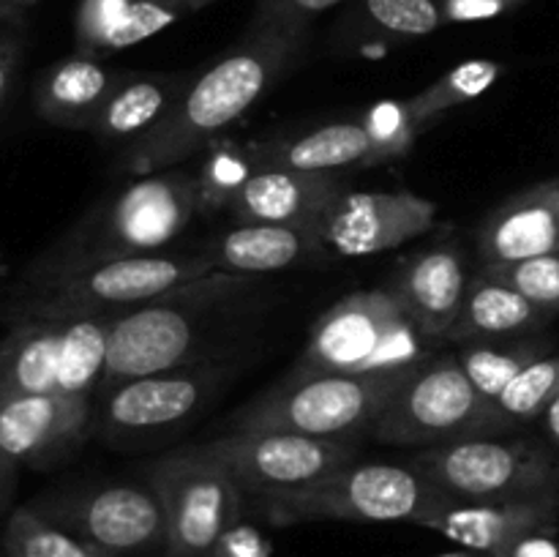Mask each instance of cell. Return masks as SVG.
<instances>
[{
  "label": "cell",
  "instance_id": "42",
  "mask_svg": "<svg viewBox=\"0 0 559 557\" xmlns=\"http://www.w3.org/2000/svg\"><path fill=\"white\" fill-rule=\"evenodd\" d=\"M544 418V429H546V437H549L551 446L559 451V393L555 399H551V404L546 407V413L540 415Z\"/></svg>",
  "mask_w": 559,
  "mask_h": 557
},
{
  "label": "cell",
  "instance_id": "6",
  "mask_svg": "<svg viewBox=\"0 0 559 557\" xmlns=\"http://www.w3.org/2000/svg\"><path fill=\"white\" fill-rule=\"evenodd\" d=\"M413 464L347 462L306 486L257 495L262 513L276 524L320 522H413L442 500Z\"/></svg>",
  "mask_w": 559,
  "mask_h": 557
},
{
  "label": "cell",
  "instance_id": "14",
  "mask_svg": "<svg viewBox=\"0 0 559 557\" xmlns=\"http://www.w3.org/2000/svg\"><path fill=\"white\" fill-rule=\"evenodd\" d=\"M437 224V205L413 191H342L317 222L325 254L369 257L420 238Z\"/></svg>",
  "mask_w": 559,
  "mask_h": 557
},
{
  "label": "cell",
  "instance_id": "30",
  "mask_svg": "<svg viewBox=\"0 0 559 557\" xmlns=\"http://www.w3.org/2000/svg\"><path fill=\"white\" fill-rule=\"evenodd\" d=\"M360 31L385 38H420L445 25V0H355Z\"/></svg>",
  "mask_w": 559,
  "mask_h": 557
},
{
  "label": "cell",
  "instance_id": "4",
  "mask_svg": "<svg viewBox=\"0 0 559 557\" xmlns=\"http://www.w3.org/2000/svg\"><path fill=\"white\" fill-rule=\"evenodd\" d=\"M213 271L202 251L93 260L31 284H16L0 304V320L16 325L25 320H71V317L126 315L178 284Z\"/></svg>",
  "mask_w": 559,
  "mask_h": 557
},
{
  "label": "cell",
  "instance_id": "20",
  "mask_svg": "<svg viewBox=\"0 0 559 557\" xmlns=\"http://www.w3.org/2000/svg\"><path fill=\"white\" fill-rule=\"evenodd\" d=\"M484 262H511L559 251V175L508 197L478 229Z\"/></svg>",
  "mask_w": 559,
  "mask_h": 557
},
{
  "label": "cell",
  "instance_id": "34",
  "mask_svg": "<svg viewBox=\"0 0 559 557\" xmlns=\"http://www.w3.org/2000/svg\"><path fill=\"white\" fill-rule=\"evenodd\" d=\"M254 167L257 162L251 164L238 147L213 151L200 173V211H205V208H218L222 211L229 194L249 178Z\"/></svg>",
  "mask_w": 559,
  "mask_h": 557
},
{
  "label": "cell",
  "instance_id": "21",
  "mask_svg": "<svg viewBox=\"0 0 559 557\" xmlns=\"http://www.w3.org/2000/svg\"><path fill=\"white\" fill-rule=\"evenodd\" d=\"M202 254L213 271L267 276L287 268L325 257L317 224H243L218 235Z\"/></svg>",
  "mask_w": 559,
  "mask_h": 557
},
{
  "label": "cell",
  "instance_id": "12",
  "mask_svg": "<svg viewBox=\"0 0 559 557\" xmlns=\"http://www.w3.org/2000/svg\"><path fill=\"white\" fill-rule=\"evenodd\" d=\"M41 517L112 557L142 555L167 544L164 508L151 486L109 484L66 489L31 502Z\"/></svg>",
  "mask_w": 559,
  "mask_h": 557
},
{
  "label": "cell",
  "instance_id": "26",
  "mask_svg": "<svg viewBox=\"0 0 559 557\" xmlns=\"http://www.w3.org/2000/svg\"><path fill=\"white\" fill-rule=\"evenodd\" d=\"M555 353V339L544 333H527V336L489 339V342L462 344L456 353L459 364L467 371L469 382L495 402L502 388L522 375L530 364Z\"/></svg>",
  "mask_w": 559,
  "mask_h": 557
},
{
  "label": "cell",
  "instance_id": "10",
  "mask_svg": "<svg viewBox=\"0 0 559 557\" xmlns=\"http://www.w3.org/2000/svg\"><path fill=\"white\" fill-rule=\"evenodd\" d=\"M409 464L451 500H513L559 491V457L530 437L442 442L415 453Z\"/></svg>",
  "mask_w": 559,
  "mask_h": 557
},
{
  "label": "cell",
  "instance_id": "8",
  "mask_svg": "<svg viewBox=\"0 0 559 557\" xmlns=\"http://www.w3.org/2000/svg\"><path fill=\"white\" fill-rule=\"evenodd\" d=\"M120 315L25 320L0 339V396H93Z\"/></svg>",
  "mask_w": 559,
  "mask_h": 557
},
{
  "label": "cell",
  "instance_id": "17",
  "mask_svg": "<svg viewBox=\"0 0 559 557\" xmlns=\"http://www.w3.org/2000/svg\"><path fill=\"white\" fill-rule=\"evenodd\" d=\"M91 418V396H0V446L16 464L52 467L85 440Z\"/></svg>",
  "mask_w": 559,
  "mask_h": 557
},
{
  "label": "cell",
  "instance_id": "1",
  "mask_svg": "<svg viewBox=\"0 0 559 557\" xmlns=\"http://www.w3.org/2000/svg\"><path fill=\"white\" fill-rule=\"evenodd\" d=\"M262 300V276L207 271L151 304L126 311L109 333L107 366L98 391L134 377L202 364L216 355V344L235 331L243 317L260 309Z\"/></svg>",
  "mask_w": 559,
  "mask_h": 557
},
{
  "label": "cell",
  "instance_id": "7",
  "mask_svg": "<svg viewBox=\"0 0 559 557\" xmlns=\"http://www.w3.org/2000/svg\"><path fill=\"white\" fill-rule=\"evenodd\" d=\"M413 369L415 366L380 375L284 380L251 399L235 415V431H287L320 440H353L371 431Z\"/></svg>",
  "mask_w": 559,
  "mask_h": 557
},
{
  "label": "cell",
  "instance_id": "22",
  "mask_svg": "<svg viewBox=\"0 0 559 557\" xmlns=\"http://www.w3.org/2000/svg\"><path fill=\"white\" fill-rule=\"evenodd\" d=\"M189 82L186 74L120 76L87 131L102 145H136L173 112Z\"/></svg>",
  "mask_w": 559,
  "mask_h": 557
},
{
  "label": "cell",
  "instance_id": "43",
  "mask_svg": "<svg viewBox=\"0 0 559 557\" xmlns=\"http://www.w3.org/2000/svg\"><path fill=\"white\" fill-rule=\"evenodd\" d=\"M41 3V0H0V9L3 11H9V14H14V16H25V11L27 9H33V5H38Z\"/></svg>",
  "mask_w": 559,
  "mask_h": 557
},
{
  "label": "cell",
  "instance_id": "32",
  "mask_svg": "<svg viewBox=\"0 0 559 557\" xmlns=\"http://www.w3.org/2000/svg\"><path fill=\"white\" fill-rule=\"evenodd\" d=\"M213 3H218V0H131L123 22L109 38L107 52H118V49H129L134 44L147 42L183 16L197 14Z\"/></svg>",
  "mask_w": 559,
  "mask_h": 557
},
{
  "label": "cell",
  "instance_id": "3",
  "mask_svg": "<svg viewBox=\"0 0 559 557\" xmlns=\"http://www.w3.org/2000/svg\"><path fill=\"white\" fill-rule=\"evenodd\" d=\"M200 211V175L162 169L142 175L98 202L63 238L27 265L16 284H31L93 260L158 254Z\"/></svg>",
  "mask_w": 559,
  "mask_h": 557
},
{
  "label": "cell",
  "instance_id": "36",
  "mask_svg": "<svg viewBox=\"0 0 559 557\" xmlns=\"http://www.w3.org/2000/svg\"><path fill=\"white\" fill-rule=\"evenodd\" d=\"M347 0H257L251 25H276L289 31H309L311 22Z\"/></svg>",
  "mask_w": 559,
  "mask_h": 557
},
{
  "label": "cell",
  "instance_id": "41",
  "mask_svg": "<svg viewBox=\"0 0 559 557\" xmlns=\"http://www.w3.org/2000/svg\"><path fill=\"white\" fill-rule=\"evenodd\" d=\"M16 470H20V464H16L14 459L3 451V446H0V511L9 506L11 495H14Z\"/></svg>",
  "mask_w": 559,
  "mask_h": 557
},
{
  "label": "cell",
  "instance_id": "15",
  "mask_svg": "<svg viewBox=\"0 0 559 557\" xmlns=\"http://www.w3.org/2000/svg\"><path fill=\"white\" fill-rule=\"evenodd\" d=\"M222 386V364L180 366L118 382L102 393L96 424L107 437L147 435L183 424Z\"/></svg>",
  "mask_w": 559,
  "mask_h": 557
},
{
  "label": "cell",
  "instance_id": "28",
  "mask_svg": "<svg viewBox=\"0 0 559 557\" xmlns=\"http://www.w3.org/2000/svg\"><path fill=\"white\" fill-rule=\"evenodd\" d=\"M3 549L5 557H112L60 524L49 522L31 502L9 517Z\"/></svg>",
  "mask_w": 559,
  "mask_h": 557
},
{
  "label": "cell",
  "instance_id": "40",
  "mask_svg": "<svg viewBox=\"0 0 559 557\" xmlns=\"http://www.w3.org/2000/svg\"><path fill=\"white\" fill-rule=\"evenodd\" d=\"M555 533L557 530H546V533L530 535V538H524L522 544L513 546L506 557H559Z\"/></svg>",
  "mask_w": 559,
  "mask_h": 557
},
{
  "label": "cell",
  "instance_id": "23",
  "mask_svg": "<svg viewBox=\"0 0 559 557\" xmlns=\"http://www.w3.org/2000/svg\"><path fill=\"white\" fill-rule=\"evenodd\" d=\"M120 74L93 55H71L49 66L36 80L33 104L38 118L60 129H91Z\"/></svg>",
  "mask_w": 559,
  "mask_h": 557
},
{
  "label": "cell",
  "instance_id": "13",
  "mask_svg": "<svg viewBox=\"0 0 559 557\" xmlns=\"http://www.w3.org/2000/svg\"><path fill=\"white\" fill-rule=\"evenodd\" d=\"M200 448L222 462L251 497L306 486L358 459L353 440H320L287 431H229Z\"/></svg>",
  "mask_w": 559,
  "mask_h": 557
},
{
  "label": "cell",
  "instance_id": "35",
  "mask_svg": "<svg viewBox=\"0 0 559 557\" xmlns=\"http://www.w3.org/2000/svg\"><path fill=\"white\" fill-rule=\"evenodd\" d=\"M131 0H80L76 9V47L82 55L107 52V44L123 22Z\"/></svg>",
  "mask_w": 559,
  "mask_h": 557
},
{
  "label": "cell",
  "instance_id": "18",
  "mask_svg": "<svg viewBox=\"0 0 559 557\" xmlns=\"http://www.w3.org/2000/svg\"><path fill=\"white\" fill-rule=\"evenodd\" d=\"M469 273L459 246L442 244L407 257L393 276L391 289L429 344L448 342L462 311Z\"/></svg>",
  "mask_w": 559,
  "mask_h": 557
},
{
  "label": "cell",
  "instance_id": "19",
  "mask_svg": "<svg viewBox=\"0 0 559 557\" xmlns=\"http://www.w3.org/2000/svg\"><path fill=\"white\" fill-rule=\"evenodd\" d=\"M338 194L331 175L257 164L222 211L243 224H317Z\"/></svg>",
  "mask_w": 559,
  "mask_h": 557
},
{
  "label": "cell",
  "instance_id": "25",
  "mask_svg": "<svg viewBox=\"0 0 559 557\" xmlns=\"http://www.w3.org/2000/svg\"><path fill=\"white\" fill-rule=\"evenodd\" d=\"M260 167H284L298 173L331 175L344 167H369L371 140L360 120H338L289 140L260 145L254 153Z\"/></svg>",
  "mask_w": 559,
  "mask_h": 557
},
{
  "label": "cell",
  "instance_id": "39",
  "mask_svg": "<svg viewBox=\"0 0 559 557\" xmlns=\"http://www.w3.org/2000/svg\"><path fill=\"white\" fill-rule=\"evenodd\" d=\"M22 60V38L16 33H3L0 36V109H3L5 96L11 91L16 69Z\"/></svg>",
  "mask_w": 559,
  "mask_h": 557
},
{
  "label": "cell",
  "instance_id": "45",
  "mask_svg": "<svg viewBox=\"0 0 559 557\" xmlns=\"http://www.w3.org/2000/svg\"><path fill=\"white\" fill-rule=\"evenodd\" d=\"M437 557H486V555H478V552H445V555H437Z\"/></svg>",
  "mask_w": 559,
  "mask_h": 557
},
{
  "label": "cell",
  "instance_id": "38",
  "mask_svg": "<svg viewBox=\"0 0 559 557\" xmlns=\"http://www.w3.org/2000/svg\"><path fill=\"white\" fill-rule=\"evenodd\" d=\"M527 0H445V22H486L519 9Z\"/></svg>",
  "mask_w": 559,
  "mask_h": 557
},
{
  "label": "cell",
  "instance_id": "33",
  "mask_svg": "<svg viewBox=\"0 0 559 557\" xmlns=\"http://www.w3.org/2000/svg\"><path fill=\"white\" fill-rule=\"evenodd\" d=\"M360 123L371 140L369 167H380V164L409 153L418 134L424 131L409 112V104L393 102V98L391 102H377Z\"/></svg>",
  "mask_w": 559,
  "mask_h": 557
},
{
  "label": "cell",
  "instance_id": "44",
  "mask_svg": "<svg viewBox=\"0 0 559 557\" xmlns=\"http://www.w3.org/2000/svg\"><path fill=\"white\" fill-rule=\"evenodd\" d=\"M0 22H5V25H22L20 16L9 14V11H3V9H0ZM0 36H3V33H0Z\"/></svg>",
  "mask_w": 559,
  "mask_h": 557
},
{
  "label": "cell",
  "instance_id": "37",
  "mask_svg": "<svg viewBox=\"0 0 559 557\" xmlns=\"http://www.w3.org/2000/svg\"><path fill=\"white\" fill-rule=\"evenodd\" d=\"M207 557H271L267 555V541L251 524L238 522L218 538Z\"/></svg>",
  "mask_w": 559,
  "mask_h": 557
},
{
  "label": "cell",
  "instance_id": "24",
  "mask_svg": "<svg viewBox=\"0 0 559 557\" xmlns=\"http://www.w3.org/2000/svg\"><path fill=\"white\" fill-rule=\"evenodd\" d=\"M555 317L530 304L522 293L497 282L486 271L469 276L462 311L448 333V344H473L489 339L544 333Z\"/></svg>",
  "mask_w": 559,
  "mask_h": 557
},
{
  "label": "cell",
  "instance_id": "31",
  "mask_svg": "<svg viewBox=\"0 0 559 557\" xmlns=\"http://www.w3.org/2000/svg\"><path fill=\"white\" fill-rule=\"evenodd\" d=\"M480 271L508 284L546 315H559V251L511 262H484Z\"/></svg>",
  "mask_w": 559,
  "mask_h": 557
},
{
  "label": "cell",
  "instance_id": "9",
  "mask_svg": "<svg viewBox=\"0 0 559 557\" xmlns=\"http://www.w3.org/2000/svg\"><path fill=\"white\" fill-rule=\"evenodd\" d=\"M369 435L385 446L429 448L506 429L495 402L469 382L456 355H429L393 393Z\"/></svg>",
  "mask_w": 559,
  "mask_h": 557
},
{
  "label": "cell",
  "instance_id": "11",
  "mask_svg": "<svg viewBox=\"0 0 559 557\" xmlns=\"http://www.w3.org/2000/svg\"><path fill=\"white\" fill-rule=\"evenodd\" d=\"M147 486L164 508V557H207L243 513L246 491L200 446L158 459L147 475Z\"/></svg>",
  "mask_w": 559,
  "mask_h": 557
},
{
  "label": "cell",
  "instance_id": "27",
  "mask_svg": "<svg viewBox=\"0 0 559 557\" xmlns=\"http://www.w3.org/2000/svg\"><path fill=\"white\" fill-rule=\"evenodd\" d=\"M502 74H506V66L497 63V60H464L456 69H451L448 74H442L440 80L431 82L429 87H424L418 96L409 98V112L418 120L420 129H429V126L435 123V120H440L445 112L484 96Z\"/></svg>",
  "mask_w": 559,
  "mask_h": 557
},
{
  "label": "cell",
  "instance_id": "29",
  "mask_svg": "<svg viewBox=\"0 0 559 557\" xmlns=\"http://www.w3.org/2000/svg\"><path fill=\"white\" fill-rule=\"evenodd\" d=\"M559 393V355L551 353L546 358L530 364L522 375L513 377L500 396L495 399L497 418H500L506 435H511L519 426L538 420L546 413Z\"/></svg>",
  "mask_w": 559,
  "mask_h": 557
},
{
  "label": "cell",
  "instance_id": "16",
  "mask_svg": "<svg viewBox=\"0 0 559 557\" xmlns=\"http://www.w3.org/2000/svg\"><path fill=\"white\" fill-rule=\"evenodd\" d=\"M559 491L513 500H451L442 497L418 519L420 528L437 530L469 552L506 557L524 538L557 530Z\"/></svg>",
  "mask_w": 559,
  "mask_h": 557
},
{
  "label": "cell",
  "instance_id": "5",
  "mask_svg": "<svg viewBox=\"0 0 559 557\" xmlns=\"http://www.w3.org/2000/svg\"><path fill=\"white\" fill-rule=\"evenodd\" d=\"M431 347L391 287L358 289L317 317L287 380L407 369L435 355Z\"/></svg>",
  "mask_w": 559,
  "mask_h": 557
},
{
  "label": "cell",
  "instance_id": "2",
  "mask_svg": "<svg viewBox=\"0 0 559 557\" xmlns=\"http://www.w3.org/2000/svg\"><path fill=\"white\" fill-rule=\"evenodd\" d=\"M306 33L249 25L246 36L197 74L173 112L123 153V169L153 175L200 153L218 131L243 118L298 60Z\"/></svg>",
  "mask_w": 559,
  "mask_h": 557
}]
</instances>
